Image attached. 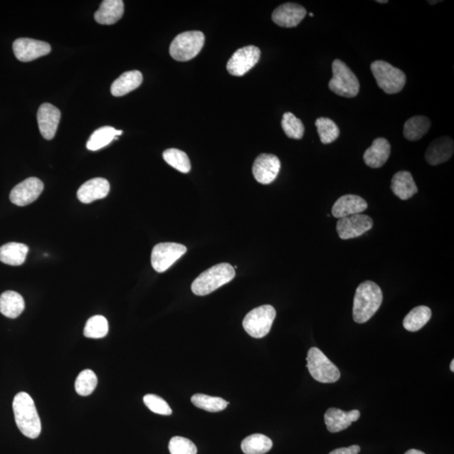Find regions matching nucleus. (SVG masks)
I'll use <instances>...</instances> for the list:
<instances>
[{
  "mask_svg": "<svg viewBox=\"0 0 454 454\" xmlns=\"http://www.w3.org/2000/svg\"><path fill=\"white\" fill-rule=\"evenodd\" d=\"M431 128V120L423 115H416L406 120L404 125V136L407 140L418 141Z\"/></svg>",
  "mask_w": 454,
  "mask_h": 454,
  "instance_id": "nucleus-29",
  "label": "nucleus"
},
{
  "mask_svg": "<svg viewBox=\"0 0 454 454\" xmlns=\"http://www.w3.org/2000/svg\"><path fill=\"white\" fill-rule=\"evenodd\" d=\"M110 189L108 180L102 178L92 179L82 185L78 191L77 196L82 203L90 204L107 196Z\"/></svg>",
  "mask_w": 454,
  "mask_h": 454,
  "instance_id": "nucleus-21",
  "label": "nucleus"
},
{
  "mask_svg": "<svg viewBox=\"0 0 454 454\" xmlns=\"http://www.w3.org/2000/svg\"><path fill=\"white\" fill-rule=\"evenodd\" d=\"M316 127L320 139L323 144H330L340 135V130L332 120L321 117L316 120Z\"/></svg>",
  "mask_w": 454,
  "mask_h": 454,
  "instance_id": "nucleus-32",
  "label": "nucleus"
},
{
  "mask_svg": "<svg viewBox=\"0 0 454 454\" xmlns=\"http://www.w3.org/2000/svg\"><path fill=\"white\" fill-rule=\"evenodd\" d=\"M332 74L328 86L333 93L345 98H354L359 95L360 85L358 78L345 63L339 59L334 60Z\"/></svg>",
  "mask_w": 454,
  "mask_h": 454,
  "instance_id": "nucleus-4",
  "label": "nucleus"
},
{
  "mask_svg": "<svg viewBox=\"0 0 454 454\" xmlns=\"http://www.w3.org/2000/svg\"><path fill=\"white\" fill-rule=\"evenodd\" d=\"M361 448L359 445H353L349 448H341L335 449L329 454H359Z\"/></svg>",
  "mask_w": 454,
  "mask_h": 454,
  "instance_id": "nucleus-39",
  "label": "nucleus"
},
{
  "mask_svg": "<svg viewBox=\"0 0 454 454\" xmlns=\"http://www.w3.org/2000/svg\"><path fill=\"white\" fill-rule=\"evenodd\" d=\"M143 80L140 71L134 70L124 73L111 85L110 91L115 97H122L140 87Z\"/></svg>",
  "mask_w": 454,
  "mask_h": 454,
  "instance_id": "nucleus-24",
  "label": "nucleus"
},
{
  "mask_svg": "<svg viewBox=\"0 0 454 454\" xmlns=\"http://www.w3.org/2000/svg\"><path fill=\"white\" fill-rule=\"evenodd\" d=\"M13 411L17 427L21 433L31 439L38 438L41 432V423L34 401L29 394H17L14 398Z\"/></svg>",
  "mask_w": 454,
  "mask_h": 454,
  "instance_id": "nucleus-2",
  "label": "nucleus"
},
{
  "mask_svg": "<svg viewBox=\"0 0 454 454\" xmlns=\"http://www.w3.org/2000/svg\"><path fill=\"white\" fill-rule=\"evenodd\" d=\"M307 14V9L300 4L286 3L275 9L272 20L276 25L281 27H295L304 20Z\"/></svg>",
  "mask_w": 454,
  "mask_h": 454,
  "instance_id": "nucleus-15",
  "label": "nucleus"
},
{
  "mask_svg": "<svg viewBox=\"0 0 454 454\" xmlns=\"http://www.w3.org/2000/svg\"><path fill=\"white\" fill-rule=\"evenodd\" d=\"M377 3H379V4H387L388 1H387V0H384V1H383V0H382V1H381V0H377Z\"/></svg>",
  "mask_w": 454,
  "mask_h": 454,
  "instance_id": "nucleus-42",
  "label": "nucleus"
},
{
  "mask_svg": "<svg viewBox=\"0 0 454 454\" xmlns=\"http://www.w3.org/2000/svg\"><path fill=\"white\" fill-rule=\"evenodd\" d=\"M391 189L395 196L402 201L409 200L418 192L413 177L407 171H400L393 176Z\"/></svg>",
  "mask_w": 454,
  "mask_h": 454,
  "instance_id": "nucleus-23",
  "label": "nucleus"
},
{
  "mask_svg": "<svg viewBox=\"0 0 454 454\" xmlns=\"http://www.w3.org/2000/svg\"><path fill=\"white\" fill-rule=\"evenodd\" d=\"M281 168L279 157L273 154H263L255 160L253 174L255 179L262 184H270L275 181Z\"/></svg>",
  "mask_w": 454,
  "mask_h": 454,
  "instance_id": "nucleus-14",
  "label": "nucleus"
},
{
  "mask_svg": "<svg viewBox=\"0 0 454 454\" xmlns=\"http://www.w3.org/2000/svg\"><path fill=\"white\" fill-rule=\"evenodd\" d=\"M191 401L198 408L210 412L223 411L229 405V403L222 398L203 395V394H196L193 396Z\"/></svg>",
  "mask_w": 454,
  "mask_h": 454,
  "instance_id": "nucleus-33",
  "label": "nucleus"
},
{
  "mask_svg": "<svg viewBox=\"0 0 454 454\" xmlns=\"http://www.w3.org/2000/svg\"><path fill=\"white\" fill-rule=\"evenodd\" d=\"M109 324L107 319L103 316H95L89 320L86 323L83 334L88 338H103L108 334Z\"/></svg>",
  "mask_w": 454,
  "mask_h": 454,
  "instance_id": "nucleus-34",
  "label": "nucleus"
},
{
  "mask_svg": "<svg viewBox=\"0 0 454 454\" xmlns=\"http://www.w3.org/2000/svg\"><path fill=\"white\" fill-rule=\"evenodd\" d=\"M44 189V184L37 178H29L16 185L9 194L14 205L26 206L39 198Z\"/></svg>",
  "mask_w": 454,
  "mask_h": 454,
  "instance_id": "nucleus-13",
  "label": "nucleus"
},
{
  "mask_svg": "<svg viewBox=\"0 0 454 454\" xmlns=\"http://www.w3.org/2000/svg\"><path fill=\"white\" fill-rule=\"evenodd\" d=\"M281 126L286 136L291 139L300 140L304 136V125L294 114L287 112L283 115Z\"/></svg>",
  "mask_w": 454,
  "mask_h": 454,
  "instance_id": "nucleus-36",
  "label": "nucleus"
},
{
  "mask_svg": "<svg viewBox=\"0 0 454 454\" xmlns=\"http://www.w3.org/2000/svg\"><path fill=\"white\" fill-rule=\"evenodd\" d=\"M368 203L364 199L356 194H346L335 202L332 206V214L335 218L358 215L367 210Z\"/></svg>",
  "mask_w": 454,
  "mask_h": 454,
  "instance_id": "nucleus-17",
  "label": "nucleus"
},
{
  "mask_svg": "<svg viewBox=\"0 0 454 454\" xmlns=\"http://www.w3.org/2000/svg\"><path fill=\"white\" fill-rule=\"evenodd\" d=\"M204 44L205 35L202 32H184L175 37L170 45L169 53L176 61L187 62L201 53Z\"/></svg>",
  "mask_w": 454,
  "mask_h": 454,
  "instance_id": "nucleus-6",
  "label": "nucleus"
},
{
  "mask_svg": "<svg viewBox=\"0 0 454 454\" xmlns=\"http://www.w3.org/2000/svg\"><path fill=\"white\" fill-rule=\"evenodd\" d=\"M383 302V292L373 281H365L356 290L353 316L354 322L363 324L369 321Z\"/></svg>",
  "mask_w": 454,
  "mask_h": 454,
  "instance_id": "nucleus-1",
  "label": "nucleus"
},
{
  "mask_svg": "<svg viewBox=\"0 0 454 454\" xmlns=\"http://www.w3.org/2000/svg\"><path fill=\"white\" fill-rule=\"evenodd\" d=\"M98 384L96 374L90 369L83 370L76 379L75 390L78 395L88 396L95 390Z\"/></svg>",
  "mask_w": 454,
  "mask_h": 454,
  "instance_id": "nucleus-35",
  "label": "nucleus"
},
{
  "mask_svg": "<svg viewBox=\"0 0 454 454\" xmlns=\"http://www.w3.org/2000/svg\"><path fill=\"white\" fill-rule=\"evenodd\" d=\"M310 16H312V17H313V16H314V15H313V13H310Z\"/></svg>",
  "mask_w": 454,
  "mask_h": 454,
  "instance_id": "nucleus-43",
  "label": "nucleus"
},
{
  "mask_svg": "<svg viewBox=\"0 0 454 454\" xmlns=\"http://www.w3.org/2000/svg\"><path fill=\"white\" fill-rule=\"evenodd\" d=\"M29 248L26 244L9 243L0 248V261L11 266L24 263Z\"/></svg>",
  "mask_w": 454,
  "mask_h": 454,
  "instance_id": "nucleus-26",
  "label": "nucleus"
},
{
  "mask_svg": "<svg viewBox=\"0 0 454 454\" xmlns=\"http://www.w3.org/2000/svg\"><path fill=\"white\" fill-rule=\"evenodd\" d=\"M51 46L45 41L31 38H19L14 41L13 51L21 62H31L51 53Z\"/></svg>",
  "mask_w": 454,
  "mask_h": 454,
  "instance_id": "nucleus-12",
  "label": "nucleus"
},
{
  "mask_svg": "<svg viewBox=\"0 0 454 454\" xmlns=\"http://www.w3.org/2000/svg\"><path fill=\"white\" fill-rule=\"evenodd\" d=\"M370 68L377 85L386 94H397L404 89L406 77L401 69L381 60L372 63Z\"/></svg>",
  "mask_w": 454,
  "mask_h": 454,
  "instance_id": "nucleus-5",
  "label": "nucleus"
},
{
  "mask_svg": "<svg viewBox=\"0 0 454 454\" xmlns=\"http://www.w3.org/2000/svg\"><path fill=\"white\" fill-rule=\"evenodd\" d=\"M359 418L360 411L358 410L346 412L337 408H329L324 416L327 430L332 433H339L349 428Z\"/></svg>",
  "mask_w": 454,
  "mask_h": 454,
  "instance_id": "nucleus-19",
  "label": "nucleus"
},
{
  "mask_svg": "<svg viewBox=\"0 0 454 454\" xmlns=\"http://www.w3.org/2000/svg\"><path fill=\"white\" fill-rule=\"evenodd\" d=\"M235 276L234 267L231 264L226 263L216 264L201 273L194 280L191 290L194 295H207L233 280Z\"/></svg>",
  "mask_w": 454,
  "mask_h": 454,
  "instance_id": "nucleus-3",
  "label": "nucleus"
},
{
  "mask_svg": "<svg viewBox=\"0 0 454 454\" xmlns=\"http://www.w3.org/2000/svg\"><path fill=\"white\" fill-rule=\"evenodd\" d=\"M450 369L452 372H454V360H452V362L450 364Z\"/></svg>",
  "mask_w": 454,
  "mask_h": 454,
  "instance_id": "nucleus-41",
  "label": "nucleus"
},
{
  "mask_svg": "<svg viewBox=\"0 0 454 454\" xmlns=\"http://www.w3.org/2000/svg\"><path fill=\"white\" fill-rule=\"evenodd\" d=\"M272 447V440L263 434L251 435L242 443V450L245 454H265Z\"/></svg>",
  "mask_w": 454,
  "mask_h": 454,
  "instance_id": "nucleus-30",
  "label": "nucleus"
},
{
  "mask_svg": "<svg viewBox=\"0 0 454 454\" xmlns=\"http://www.w3.org/2000/svg\"><path fill=\"white\" fill-rule=\"evenodd\" d=\"M61 118V112L49 103H45L40 106L37 112V122L41 136L46 140H52L57 132L58 124Z\"/></svg>",
  "mask_w": 454,
  "mask_h": 454,
  "instance_id": "nucleus-16",
  "label": "nucleus"
},
{
  "mask_svg": "<svg viewBox=\"0 0 454 454\" xmlns=\"http://www.w3.org/2000/svg\"><path fill=\"white\" fill-rule=\"evenodd\" d=\"M261 57V51L257 46H248L240 48L226 64L227 71L231 75L241 77L251 70Z\"/></svg>",
  "mask_w": 454,
  "mask_h": 454,
  "instance_id": "nucleus-10",
  "label": "nucleus"
},
{
  "mask_svg": "<svg viewBox=\"0 0 454 454\" xmlns=\"http://www.w3.org/2000/svg\"><path fill=\"white\" fill-rule=\"evenodd\" d=\"M25 300L15 291H6L0 295V313L8 318L15 319L24 312Z\"/></svg>",
  "mask_w": 454,
  "mask_h": 454,
  "instance_id": "nucleus-25",
  "label": "nucleus"
},
{
  "mask_svg": "<svg viewBox=\"0 0 454 454\" xmlns=\"http://www.w3.org/2000/svg\"><path fill=\"white\" fill-rule=\"evenodd\" d=\"M431 317H432V310L425 305H420V307L411 310L406 315L404 321H403V327L407 331L418 332L427 325Z\"/></svg>",
  "mask_w": 454,
  "mask_h": 454,
  "instance_id": "nucleus-28",
  "label": "nucleus"
},
{
  "mask_svg": "<svg viewBox=\"0 0 454 454\" xmlns=\"http://www.w3.org/2000/svg\"><path fill=\"white\" fill-rule=\"evenodd\" d=\"M276 317V310L272 305H262L247 314L243 322L245 331L254 338L268 334Z\"/></svg>",
  "mask_w": 454,
  "mask_h": 454,
  "instance_id": "nucleus-8",
  "label": "nucleus"
},
{
  "mask_svg": "<svg viewBox=\"0 0 454 454\" xmlns=\"http://www.w3.org/2000/svg\"><path fill=\"white\" fill-rule=\"evenodd\" d=\"M454 143L451 137H441L434 140L426 152L425 159L432 166H437L451 159Z\"/></svg>",
  "mask_w": 454,
  "mask_h": 454,
  "instance_id": "nucleus-18",
  "label": "nucleus"
},
{
  "mask_svg": "<svg viewBox=\"0 0 454 454\" xmlns=\"http://www.w3.org/2000/svg\"><path fill=\"white\" fill-rule=\"evenodd\" d=\"M124 15V2L122 0H105L102 2L98 11L95 14V19L100 25H113L122 19Z\"/></svg>",
  "mask_w": 454,
  "mask_h": 454,
  "instance_id": "nucleus-22",
  "label": "nucleus"
},
{
  "mask_svg": "<svg viewBox=\"0 0 454 454\" xmlns=\"http://www.w3.org/2000/svg\"><path fill=\"white\" fill-rule=\"evenodd\" d=\"M163 157L167 164L179 171L180 173L188 174L191 169V160L181 150L170 148L164 152Z\"/></svg>",
  "mask_w": 454,
  "mask_h": 454,
  "instance_id": "nucleus-31",
  "label": "nucleus"
},
{
  "mask_svg": "<svg viewBox=\"0 0 454 454\" xmlns=\"http://www.w3.org/2000/svg\"><path fill=\"white\" fill-rule=\"evenodd\" d=\"M374 221L369 216L358 214L338 220L337 231L342 240H349L364 235L371 230Z\"/></svg>",
  "mask_w": 454,
  "mask_h": 454,
  "instance_id": "nucleus-11",
  "label": "nucleus"
},
{
  "mask_svg": "<svg viewBox=\"0 0 454 454\" xmlns=\"http://www.w3.org/2000/svg\"><path fill=\"white\" fill-rule=\"evenodd\" d=\"M307 360L309 372L317 381L332 384L339 381V369L317 347L309 350Z\"/></svg>",
  "mask_w": 454,
  "mask_h": 454,
  "instance_id": "nucleus-7",
  "label": "nucleus"
},
{
  "mask_svg": "<svg viewBox=\"0 0 454 454\" xmlns=\"http://www.w3.org/2000/svg\"><path fill=\"white\" fill-rule=\"evenodd\" d=\"M171 454H197V448L191 440L183 437H174L169 444Z\"/></svg>",
  "mask_w": 454,
  "mask_h": 454,
  "instance_id": "nucleus-37",
  "label": "nucleus"
},
{
  "mask_svg": "<svg viewBox=\"0 0 454 454\" xmlns=\"http://www.w3.org/2000/svg\"><path fill=\"white\" fill-rule=\"evenodd\" d=\"M186 252L187 248L182 244L175 243L157 244L152 252V266L157 273H164Z\"/></svg>",
  "mask_w": 454,
  "mask_h": 454,
  "instance_id": "nucleus-9",
  "label": "nucleus"
},
{
  "mask_svg": "<svg viewBox=\"0 0 454 454\" xmlns=\"http://www.w3.org/2000/svg\"><path fill=\"white\" fill-rule=\"evenodd\" d=\"M391 147L386 138L375 139L372 145L365 151L364 160L369 168L379 169L386 164L391 156Z\"/></svg>",
  "mask_w": 454,
  "mask_h": 454,
  "instance_id": "nucleus-20",
  "label": "nucleus"
},
{
  "mask_svg": "<svg viewBox=\"0 0 454 454\" xmlns=\"http://www.w3.org/2000/svg\"><path fill=\"white\" fill-rule=\"evenodd\" d=\"M405 454H426V453L420 450H416V449H410V450L407 451Z\"/></svg>",
  "mask_w": 454,
  "mask_h": 454,
  "instance_id": "nucleus-40",
  "label": "nucleus"
},
{
  "mask_svg": "<svg viewBox=\"0 0 454 454\" xmlns=\"http://www.w3.org/2000/svg\"><path fill=\"white\" fill-rule=\"evenodd\" d=\"M122 131H118L112 127H100L92 134L87 142V148L90 151H98L117 140V137L122 135Z\"/></svg>",
  "mask_w": 454,
  "mask_h": 454,
  "instance_id": "nucleus-27",
  "label": "nucleus"
},
{
  "mask_svg": "<svg viewBox=\"0 0 454 454\" xmlns=\"http://www.w3.org/2000/svg\"><path fill=\"white\" fill-rule=\"evenodd\" d=\"M143 401H144L148 408L156 414L163 416L172 414V409L170 408L168 403L160 396L149 394V395H146L143 397Z\"/></svg>",
  "mask_w": 454,
  "mask_h": 454,
  "instance_id": "nucleus-38",
  "label": "nucleus"
}]
</instances>
